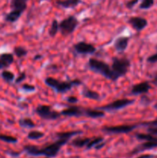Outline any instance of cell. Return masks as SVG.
I'll list each match as a JSON object with an SVG mask.
<instances>
[{
	"label": "cell",
	"mask_w": 157,
	"mask_h": 158,
	"mask_svg": "<svg viewBox=\"0 0 157 158\" xmlns=\"http://www.w3.org/2000/svg\"><path fill=\"white\" fill-rule=\"evenodd\" d=\"M22 89L23 90L26 91V92H33L35 90V86L33 85L28 84V83H24V84L22 86Z\"/></svg>",
	"instance_id": "obj_32"
},
{
	"label": "cell",
	"mask_w": 157,
	"mask_h": 158,
	"mask_svg": "<svg viewBox=\"0 0 157 158\" xmlns=\"http://www.w3.org/2000/svg\"><path fill=\"white\" fill-rule=\"evenodd\" d=\"M26 73L22 72L18 75V77H17V78L15 80V83H16V84H18V83H22V82L24 80H26Z\"/></svg>",
	"instance_id": "obj_35"
},
{
	"label": "cell",
	"mask_w": 157,
	"mask_h": 158,
	"mask_svg": "<svg viewBox=\"0 0 157 158\" xmlns=\"http://www.w3.org/2000/svg\"><path fill=\"white\" fill-rule=\"evenodd\" d=\"M28 1L29 0H11L10 8L12 10L18 11L23 13L27 9Z\"/></svg>",
	"instance_id": "obj_17"
},
{
	"label": "cell",
	"mask_w": 157,
	"mask_h": 158,
	"mask_svg": "<svg viewBox=\"0 0 157 158\" xmlns=\"http://www.w3.org/2000/svg\"><path fill=\"white\" fill-rule=\"evenodd\" d=\"M84 117L91 119H98L105 117V112L99 110L97 109H89V108H85Z\"/></svg>",
	"instance_id": "obj_18"
},
{
	"label": "cell",
	"mask_w": 157,
	"mask_h": 158,
	"mask_svg": "<svg viewBox=\"0 0 157 158\" xmlns=\"http://www.w3.org/2000/svg\"><path fill=\"white\" fill-rule=\"evenodd\" d=\"M59 30V25L56 19H53L51 23V26L49 30V35L50 37H55Z\"/></svg>",
	"instance_id": "obj_24"
},
{
	"label": "cell",
	"mask_w": 157,
	"mask_h": 158,
	"mask_svg": "<svg viewBox=\"0 0 157 158\" xmlns=\"http://www.w3.org/2000/svg\"><path fill=\"white\" fill-rule=\"evenodd\" d=\"M22 15V13L18 12V11L11 10L9 13H7L6 15V16H5V20H6V22H8V23H14L19 19V18L21 17Z\"/></svg>",
	"instance_id": "obj_21"
},
{
	"label": "cell",
	"mask_w": 157,
	"mask_h": 158,
	"mask_svg": "<svg viewBox=\"0 0 157 158\" xmlns=\"http://www.w3.org/2000/svg\"><path fill=\"white\" fill-rule=\"evenodd\" d=\"M157 148V142L153 141H145L144 143H141V144L138 145L132 152L130 153L131 154H139L140 152H143L145 151H149V150L154 149V148Z\"/></svg>",
	"instance_id": "obj_14"
},
{
	"label": "cell",
	"mask_w": 157,
	"mask_h": 158,
	"mask_svg": "<svg viewBox=\"0 0 157 158\" xmlns=\"http://www.w3.org/2000/svg\"><path fill=\"white\" fill-rule=\"evenodd\" d=\"M152 157H154V156L151 155V154H144V155H141L136 158H152Z\"/></svg>",
	"instance_id": "obj_41"
},
{
	"label": "cell",
	"mask_w": 157,
	"mask_h": 158,
	"mask_svg": "<svg viewBox=\"0 0 157 158\" xmlns=\"http://www.w3.org/2000/svg\"><path fill=\"white\" fill-rule=\"evenodd\" d=\"M83 134V131H66V132H58L55 134V137L57 139H67L70 140L74 136L78 135V134Z\"/></svg>",
	"instance_id": "obj_22"
},
{
	"label": "cell",
	"mask_w": 157,
	"mask_h": 158,
	"mask_svg": "<svg viewBox=\"0 0 157 158\" xmlns=\"http://www.w3.org/2000/svg\"><path fill=\"white\" fill-rule=\"evenodd\" d=\"M92 140L90 137H77V138L72 140L71 142V145L77 148H82L89 143V142Z\"/></svg>",
	"instance_id": "obj_20"
},
{
	"label": "cell",
	"mask_w": 157,
	"mask_h": 158,
	"mask_svg": "<svg viewBox=\"0 0 157 158\" xmlns=\"http://www.w3.org/2000/svg\"><path fill=\"white\" fill-rule=\"evenodd\" d=\"M139 1V0H129V1L126 2V8H127L128 9H132V8H134V6H135V5L138 4Z\"/></svg>",
	"instance_id": "obj_34"
},
{
	"label": "cell",
	"mask_w": 157,
	"mask_h": 158,
	"mask_svg": "<svg viewBox=\"0 0 157 158\" xmlns=\"http://www.w3.org/2000/svg\"><path fill=\"white\" fill-rule=\"evenodd\" d=\"M135 137L139 140H144V141H153L157 142V137L151 135L149 134H136Z\"/></svg>",
	"instance_id": "obj_25"
},
{
	"label": "cell",
	"mask_w": 157,
	"mask_h": 158,
	"mask_svg": "<svg viewBox=\"0 0 157 158\" xmlns=\"http://www.w3.org/2000/svg\"><path fill=\"white\" fill-rule=\"evenodd\" d=\"M105 144H106V143H103V142H101V143H99L98 145H96V146L95 147V148L96 150H99V149H101V148H103V147L105 146Z\"/></svg>",
	"instance_id": "obj_40"
},
{
	"label": "cell",
	"mask_w": 157,
	"mask_h": 158,
	"mask_svg": "<svg viewBox=\"0 0 157 158\" xmlns=\"http://www.w3.org/2000/svg\"><path fill=\"white\" fill-rule=\"evenodd\" d=\"M138 125H117V126L103 127L102 128V131L105 134L112 135V134H128L132 132L135 129Z\"/></svg>",
	"instance_id": "obj_8"
},
{
	"label": "cell",
	"mask_w": 157,
	"mask_h": 158,
	"mask_svg": "<svg viewBox=\"0 0 157 158\" xmlns=\"http://www.w3.org/2000/svg\"><path fill=\"white\" fill-rule=\"evenodd\" d=\"M128 23L137 32L143 30L148 26V21L140 16H132L128 19Z\"/></svg>",
	"instance_id": "obj_11"
},
{
	"label": "cell",
	"mask_w": 157,
	"mask_h": 158,
	"mask_svg": "<svg viewBox=\"0 0 157 158\" xmlns=\"http://www.w3.org/2000/svg\"><path fill=\"white\" fill-rule=\"evenodd\" d=\"M14 62V56L12 53H2L0 55V69L9 67Z\"/></svg>",
	"instance_id": "obj_15"
},
{
	"label": "cell",
	"mask_w": 157,
	"mask_h": 158,
	"mask_svg": "<svg viewBox=\"0 0 157 158\" xmlns=\"http://www.w3.org/2000/svg\"><path fill=\"white\" fill-rule=\"evenodd\" d=\"M42 55H40V54H37V55H35V56H34L33 58V60H40V59H42Z\"/></svg>",
	"instance_id": "obj_43"
},
{
	"label": "cell",
	"mask_w": 157,
	"mask_h": 158,
	"mask_svg": "<svg viewBox=\"0 0 157 158\" xmlns=\"http://www.w3.org/2000/svg\"><path fill=\"white\" fill-rule=\"evenodd\" d=\"M66 100L69 103L71 104H75V103H78V100L76 97H74V96H69V97H66Z\"/></svg>",
	"instance_id": "obj_37"
},
{
	"label": "cell",
	"mask_w": 157,
	"mask_h": 158,
	"mask_svg": "<svg viewBox=\"0 0 157 158\" xmlns=\"http://www.w3.org/2000/svg\"><path fill=\"white\" fill-rule=\"evenodd\" d=\"M67 139H57L54 143H50L44 148H38L34 145H26L23 147L24 151L32 156H45L46 157H55L59 152L62 147L69 142Z\"/></svg>",
	"instance_id": "obj_1"
},
{
	"label": "cell",
	"mask_w": 157,
	"mask_h": 158,
	"mask_svg": "<svg viewBox=\"0 0 157 158\" xmlns=\"http://www.w3.org/2000/svg\"><path fill=\"white\" fill-rule=\"evenodd\" d=\"M154 5V0H142L139 6L140 9H149Z\"/></svg>",
	"instance_id": "obj_31"
},
{
	"label": "cell",
	"mask_w": 157,
	"mask_h": 158,
	"mask_svg": "<svg viewBox=\"0 0 157 158\" xmlns=\"http://www.w3.org/2000/svg\"><path fill=\"white\" fill-rule=\"evenodd\" d=\"M150 89L151 86L149 82H141V83H137V84L132 86L130 94L132 95H140V94H144L148 93Z\"/></svg>",
	"instance_id": "obj_12"
},
{
	"label": "cell",
	"mask_w": 157,
	"mask_h": 158,
	"mask_svg": "<svg viewBox=\"0 0 157 158\" xmlns=\"http://www.w3.org/2000/svg\"><path fill=\"white\" fill-rule=\"evenodd\" d=\"M73 49L77 54L87 55L93 54L96 51V48L90 43H87L84 41H80L75 43L73 46Z\"/></svg>",
	"instance_id": "obj_9"
},
{
	"label": "cell",
	"mask_w": 157,
	"mask_h": 158,
	"mask_svg": "<svg viewBox=\"0 0 157 158\" xmlns=\"http://www.w3.org/2000/svg\"><path fill=\"white\" fill-rule=\"evenodd\" d=\"M112 66L111 69H112L115 75L120 78L127 73L130 68L131 63L130 60L126 57H116L114 56L112 59Z\"/></svg>",
	"instance_id": "obj_4"
},
{
	"label": "cell",
	"mask_w": 157,
	"mask_h": 158,
	"mask_svg": "<svg viewBox=\"0 0 157 158\" xmlns=\"http://www.w3.org/2000/svg\"><path fill=\"white\" fill-rule=\"evenodd\" d=\"M46 158H48V157H46Z\"/></svg>",
	"instance_id": "obj_47"
},
{
	"label": "cell",
	"mask_w": 157,
	"mask_h": 158,
	"mask_svg": "<svg viewBox=\"0 0 157 158\" xmlns=\"http://www.w3.org/2000/svg\"><path fill=\"white\" fill-rule=\"evenodd\" d=\"M14 54L18 58H22V57L26 56L28 54V50L23 46H15L13 49Z\"/></svg>",
	"instance_id": "obj_28"
},
{
	"label": "cell",
	"mask_w": 157,
	"mask_h": 158,
	"mask_svg": "<svg viewBox=\"0 0 157 158\" xmlns=\"http://www.w3.org/2000/svg\"><path fill=\"white\" fill-rule=\"evenodd\" d=\"M103 140H104V138L102 137H95V138H94V139L92 138V140H91L89 142V143L86 145V150H89V149H91V148H94V147H95L96 145H98L99 143H100L101 142H103Z\"/></svg>",
	"instance_id": "obj_30"
},
{
	"label": "cell",
	"mask_w": 157,
	"mask_h": 158,
	"mask_svg": "<svg viewBox=\"0 0 157 158\" xmlns=\"http://www.w3.org/2000/svg\"><path fill=\"white\" fill-rule=\"evenodd\" d=\"M82 95L85 97V98L89 99V100H101V97H100L99 94L96 91L92 90L88 88H84L82 91Z\"/></svg>",
	"instance_id": "obj_19"
},
{
	"label": "cell",
	"mask_w": 157,
	"mask_h": 158,
	"mask_svg": "<svg viewBox=\"0 0 157 158\" xmlns=\"http://www.w3.org/2000/svg\"><path fill=\"white\" fill-rule=\"evenodd\" d=\"M83 2L82 0H55V4L63 9H74Z\"/></svg>",
	"instance_id": "obj_16"
},
{
	"label": "cell",
	"mask_w": 157,
	"mask_h": 158,
	"mask_svg": "<svg viewBox=\"0 0 157 158\" xmlns=\"http://www.w3.org/2000/svg\"><path fill=\"white\" fill-rule=\"evenodd\" d=\"M151 102L150 99L149 97H146V96H143L141 97V100H140V103L143 105H148Z\"/></svg>",
	"instance_id": "obj_39"
},
{
	"label": "cell",
	"mask_w": 157,
	"mask_h": 158,
	"mask_svg": "<svg viewBox=\"0 0 157 158\" xmlns=\"http://www.w3.org/2000/svg\"><path fill=\"white\" fill-rule=\"evenodd\" d=\"M1 77L7 83H12L15 80V74L9 70H3L1 73Z\"/></svg>",
	"instance_id": "obj_27"
},
{
	"label": "cell",
	"mask_w": 157,
	"mask_h": 158,
	"mask_svg": "<svg viewBox=\"0 0 157 158\" xmlns=\"http://www.w3.org/2000/svg\"><path fill=\"white\" fill-rule=\"evenodd\" d=\"M9 154H11V155H12V156H15V157H16V156L19 155V154H18V153L13 152V151H11V152H9Z\"/></svg>",
	"instance_id": "obj_44"
},
{
	"label": "cell",
	"mask_w": 157,
	"mask_h": 158,
	"mask_svg": "<svg viewBox=\"0 0 157 158\" xmlns=\"http://www.w3.org/2000/svg\"><path fill=\"white\" fill-rule=\"evenodd\" d=\"M139 126H143V127L155 126V127H157V120H152V121H146V122H143V123H139Z\"/></svg>",
	"instance_id": "obj_36"
},
{
	"label": "cell",
	"mask_w": 157,
	"mask_h": 158,
	"mask_svg": "<svg viewBox=\"0 0 157 158\" xmlns=\"http://www.w3.org/2000/svg\"><path fill=\"white\" fill-rule=\"evenodd\" d=\"M0 140L9 143H15L18 142V139L16 137L6 134H0Z\"/></svg>",
	"instance_id": "obj_29"
},
{
	"label": "cell",
	"mask_w": 157,
	"mask_h": 158,
	"mask_svg": "<svg viewBox=\"0 0 157 158\" xmlns=\"http://www.w3.org/2000/svg\"><path fill=\"white\" fill-rule=\"evenodd\" d=\"M130 40V37L129 36H119L115 40L114 43V48L115 50L119 52H123L127 48L129 45V42Z\"/></svg>",
	"instance_id": "obj_13"
},
{
	"label": "cell",
	"mask_w": 157,
	"mask_h": 158,
	"mask_svg": "<svg viewBox=\"0 0 157 158\" xmlns=\"http://www.w3.org/2000/svg\"><path fill=\"white\" fill-rule=\"evenodd\" d=\"M45 83L46 86L53 89L58 94H65L70 90L73 86L82 85L83 82L79 79H75L69 81H61L53 77H49L45 79Z\"/></svg>",
	"instance_id": "obj_3"
},
{
	"label": "cell",
	"mask_w": 157,
	"mask_h": 158,
	"mask_svg": "<svg viewBox=\"0 0 157 158\" xmlns=\"http://www.w3.org/2000/svg\"><path fill=\"white\" fill-rule=\"evenodd\" d=\"M152 83H153V84H155V86H157V72L155 73V75H154L153 79H152Z\"/></svg>",
	"instance_id": "obj_42"
},
{
	"label": "cell",
	"mask_w": 157,
	"mask_h": 158,
	"mask_svg": "<svg viewBox=\"0 0 157 158\" xmlns=\"http://www.w3.org/2000/svg\"><path fill=\"white\" fill-rule=\"evenodd\" d=\"M156 49H157V45H156ZM147 62H149V63H157V52H155V54H153V55H152V56H150L148 57Z\"/></svg>",
	"instance_id": "obj_38"
},
{
	"label": "cell",
	"mask_w": 157,
	"mask_h": 158,
	"mask_svg": "<svg viewBox=\"0 0 157 158\" xmlns=\"http://www.w3.org/2000/svg\"><path fill=\"white\" fill-rule=\"evenodd\" d=\"M134 103V100H130V99H119V100H114L113 102L108 104L105 105V106H99L97 107L96 109L99 110H101L105 112V111H117L119 110L123 109V108L126 107L128 106H130Z\"/></svg>",
	"instance_id": "obj_7"
},
{
	"label": "cell",
	"mask_w": 157,
	"mask_h": 158,
	"mask_svg": "<svg viewBox=\"0 0 157 158\" xmlns=\"http://www.w3.org/2000/svg\"><path fill=\"white\" fill-rule=\"evenodd\" d=\"M146 131H147L148 134H151V135L154 136V137H157V127L155 126H149L146 127Z\"/></svg>",
	"instance_id": "obj_33"
},
{
	"label": "cell",
	"mask_w": 157,
	"mask_h": 158,
	"mask_svg": "<svg viewBox=\"0 0 157 158\" xmlns=\"http://www.w3.org/2000/svg\"><path fill=\"white\" fill-rule=\"evenodd\" d=\"M35 113L40 118L46 120H55L61 117V113L52 110L50 106L48 105H38L35 110Z\"/></svg>",
	"instance_id": "obj_6"
},
{
	"label": "cell",
	"mask_w": 157,
	"mask_h": 158,
	"mask_svg": "<svg viewBox=\"0 0 157 158\" xmlns=\"http://www.w3.org/2000/svg\"><path fill=\"white\" fill-rule=\"evenodd\" d=\"M85 108L78 106H70L61 111V115L68 117H84Z\"/></svg>",
	"instance_id": "obj_10"
},
{
	"label": "cell",
	"mask_w": 157,
	"mask_h": 158,
	"mask_svg": "<svg viewBox=\"0 0 157 158\" xmlns=\"http://www.w3.org/2000/svg\"><path fill=\"white\" fill-rule=\"evenodd\" d=\"M18 124L21 127L27 128V129H32L36 127V124L32 121L30 118H21L18 120Z\"/></svg>",
	"instance_id": "obj_23"
},
{
	"label": "cell",
	"mask_w": 157,
	"mask_h": 158,
	"mask_svg": "<svg viewBox=\"0 0 157 158\" xmlns=\"http://www.w3.org/2000/svg\"><path fill=\"white\" fill-rule=\"evenodd\" d=\"M40 2H43V1H47V0H39Z\"/></svg>",
	"instance_id": "obj_46"
},
{
	"label": "cell",
	"mask_w": 157,
	"mask_h": 158,
	"mask_svg": "<svg viewBox=\"0 0 157 158\" xmlns=\"http://www.w3.org/2000/svg\"><path fill=\"white\" fill-rule=\"evenodd\" d=\"M78 24L79 21L75 15H69L58 23L60 32L63 36H68L75 32Z\"/></svg>",
	"instance_id": "obj_5"
},
{
	"label": "cell",
	"mask_w": 157,
	"mask_h": 158,
	"mask_svg": "<svg viewBox=\"0 0 157 158\" xmlns=\"http://www.w3.org/2000/svg\"><path fill=\"white\" fill-rule=\"evenodd\" d=\"M154 108H155V110H157V103H155V105H154Z\"/></svg>",
	"instance_id": "obj_45"
},
{
	"label": "cell",
	"mask_w": 157,
	"mask_h": 158,
	"mask_svg": "<svg viewBox=\"0 0 157 158\" xmlns=\"http://www.w3.org/2000/svg\"><path fill=\"white\" fill-rule=\"evenodd\" d=\"M45 136V134L43 132L38 131H32L28 133L27 134V138L29 140H38V139L42 138Z\"/></svg>",
	"instance_id": "obj_26"
},
{
	"label": "cell",
	"mask_w": 157,
	"mask_h": 158,
	"mask_svg": "<svg viewBox=\"0 0 157 158\" xmlns=\"http://www.w3.org/2000/svg\"><path fill=\"white\" fill-rule=\"evenodd\" d=\"M88 66L92 71L104 77L107 80L112 81H117L119 77L111 69V66L104 61L95 58H90L88 62Z\"/></svg>",
	"instance_id": "obj_2"
}]
</instances>
